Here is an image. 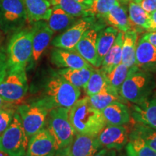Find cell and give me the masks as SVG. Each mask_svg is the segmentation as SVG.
Here are the masks:
<instances>
[{
    "instance_id": "obj_1",
    "label": "cell",
    "mask_w": 156,
    "mask_h": 156,
    "mask_svg": "<svg viewBox=\"0 0 156 156\" xmlns=\"http://www.w3.org/2000/svg\"><path fill=\"white\" fill-rule=\"evenodd\" d=\"M80 89L73 86L57 72L52 71L44 79L38 98L51 110L57 107L70 108L80 99Z\"/></svg>"
},
{
    "instance_id": "obj_2",
    "label": "cell",
    "mask_w": 156,
    "mask_h": 156,
    "mask_svg": "<svg viewBox=\"0 0 156 156\" xmlns=\"http://www.w3.org/2000/svg\"><path fill=\"white\" fill-rule=\"evenodd\" d=\"M69 118L78 134L98 135L106 125L102 112L91 105L88 96L79 99L69 108Z\"/></svg>"
},
{
    "instance_id": "obj_3",
    "label": "cell",
    "mask_w": 156,
    "mask_h": 156,
    "mask_svg": "<svg viewBox=\"0 0 156 156\" xmlns=\"http://www.w3.org/2000/svg\"><path fill=\"white\" fill-rule=\"evenodd\" d=\"M155 88L156 80L153 74L134 66L122 84L119 94L125 101L139 104L151 96Z\"/></svg>"
},
{
    "instance_id": "obj_4",
    "label": "cell",
    "mask_w": 156,
    "mask_h": 156,
    "mask_svg": "<svg viewBox=\"0 0 156 156\" xmlns=\"http://www.w3.org/2000/svg\"><path fill=\"white\" fill-rule=\"evenodd\" d=\"M32 28L12 34L7 49V68L26 69L32 57Z\"/></svg>"
},
{
    "instance_id": "obj_5",
    "label": "cell",
    "mask_w": 156,
    "mask_h": 156,
    "mask_svg": "<svg viewBox=\"0 0 156 156\" xmlns=\"http://www.w3.org/2000/svg\"><path fill=\"white\" fill-rule=\"evenodd\" d=\"M46 124V129L55 140L57 149L69 147L76 134L69 121V108L57 107L51 109Z\"/></svg>"
},
{
    "instance_id": "obj_6",
    "label": "cell",
    "mask_w": 156,
    "mask_h": 156,
    "mask_svg": "<svg viewBox=\"0 0 156 156\" xmlns=\"http://www.w3.org/2000/svg\"><path fill=\"white\" fill-rule=\"evenodd\" d=\"M28 141L16 111L11 124L0 135V151L9 156H24Z\"/></svg>"
},
{
    "instance_id": "obj_7",
    "label": "cell",
    "mask_w": 156,
    "mask_h": 156,
    "mask_svg": "<svg viewBox=\"0 0 156 156\" xmlns=\"http://www.w3.org/2000/svg\"><path fill=\"white\" fill-rule=\"evenodd\" d=\"M49 111L39 98L17 107V112L28 139L45 128Z\"/></svg>"
},
{
    "instance_id": "obj_8",
    "label": "cell",
    "mask_w": 156,
    "mask_h": 156,
    "mask_svg": "<svg viewBox=\"0 0 156 156\" xmlns=\"http://www.w3.org/2000/svg\"><path fill=\"white\" fill-rule=\"evenodd\" d=\"M28 90L26 69H9L0 80V97L6 102L16 103L23 99Z\"/></svg>"
},
{
    "instance_id": "obj_9",
    "label": "cell",
    "mask_w": 156,
    "mask_h": 156,
    "mask_svg": "<svg viewBox=\"0 0 156 156\" xmlns=\"http://www.w3.org/2000/svg\"><path fill=\"white\" fill-rule=\"evenodd\" d=\"M28 21L23 0H0V30L14 34L22 30Z\"/></svg>"
},
{
    "instance_id": "obj_10",
    "label": "cell",
    "mask_w": 156,
    "mask_h": 156,
    "mask_svg": "<svg viewBox=\"0 0 156 156\" xmlns=\"http://www.w3.org/2000/svg\"><path fill=\"white\" fill-rule=\"evenodd\" d=\"M95 17L87 16L77 20L69 28L54 38L51 45L56 48L74 50L86 31L94 25Z\"/></svg>"
},
{
    "instance_id": "obj_11",
    "label": "cell",
    "mask_w": 156,
    "mask_h": 156,
    "mask_svg": "<svg viewBox=\"0 0 156 156\" xmlns=\"http://www.w3.org/2000/svg\"><path fill=\"white\" fill-rule=\"evenodd\" d=\"M101 148L121 151L129 140L127 129L124 125H106L98 134Z\"/></svg>"
},
{
    "instance_id": "obj_12",
    "label": "cell",
    "mask_w": 156,
    "mask_h": 156,
    "mask_svg": "<svg viewBox=\"0 0 156 156\" xmlns=\"http://www.w3.org/2000/svg\"><path fill=\"white\" fill-rule=\"evenodd\" d=\"M57 151L54 137L44 128L29 139L24 156H54Z\"/></svg>"
},
{
    "instance_id": "obj_13",
    "label": "cell",
    "mask_w": 156,
    "mask_h": 156,
    "mask_svg": "<svg viewBox=\"0 0 156 156\" xmlns=\"http://www.w3.org/2000/svg\"><path fill=\"white\" fill-rule=\"evenodd\" d=\"M99 30H101V27L93 25L85 33L74 49L94 68L101 67L96 46L98 34L100 31Z\"/></svg>"
},
{
    "instance_id": "obj_14",
    "label": "cell",
    "mask_w": 156,
    "mask_h": 156,
    "mask_svg": "<svg viewBox=\"0 0 156 156\" xmlns=\"http://www.w3.org/2000/svg\"><path fill=\"white\" fill-rule=\"evenodd\" d=\"M31 28L33 38L32 57L30 61L36 63L51 41L54 33L49 28L46 21L44 20L34 23Z\"/></svg>"
},
{
    "instance_id": "obj_15",
    "label": "cell",
    "mask_w": 156,
    "mask_h": 156,
    "mask_svg": "<svg viewBox=\"0 0 156 156\" xmlns=\"http://www.w3.org/2000/svg\"><path fill=\"white\" fill-rule=\"evenodd\" d=\"M50 58L51 63L60 69L92 67V66L85 61L75 50L54 47L51 52Z\"/></svg>"
},
{
    "instance_id": "obj_16",
    "label": "cell",
    "mask_w": 156,
    "mask_h": 156,
    "mask_svg": "<svg viewBox=\"0 0 156 156\" xmlns=\"http://www.w3.org/2000/svg\"><path fill=\"white\" fill-rule=\"evenodd\" d=\"M131 114L139 124L156 129V90L142 103L134 104Z\"/></svg>"
},
{
    "instance_id": "obj_17",
    "label": "cell",
    "mask_w": 156,
    "mask_h": 156,
    "mask_svg": "<svg viewBox=\"0 0 156 156\" xmlns=\"http://www.w3.org/2000/svg\"><path fill=\"white\" fill-rule=\"evenodd\" d=\"M101 147L98 135L76 133L69 145L70 156H93Z\"/></svg>"
},
{
    "instance_id": "obj_18",
    "label": "cell",
    "mask_w": 156,
    "mask_h": 156,
    "mask_svg": "<svg viewBox=\"0 0 156 156\" xmlns=\"http://www.w3.org/2000/svg\"><path fill=\"white\" fill-rule=\"evenodd\" d=\"M136 66L148 73H156V46L141 38L136 48Z\"/></svg>"
},
{
    "instance_id": "obj_19",
    "label": "cell",
    "mask_w": 156,
    "mask_h": 156,
    "mask_svg": "<svg viewBox=\"0 0 156 156\" xmlns=\"http://www.w3.org/2000/svg\"><path fill=\"white\" fill-rule=\"evenodd\" d=\"M27 14L28 22L34 23L38 21H46L52 12L50 0H23Z\"/></svg>"
},
{
    "instance_id": "obj_20",
    "label": "cell",
    "mask_w": 156,
    "mask_h": 156,
    "mask_svg": "<svg viewBox=\"0 0 156 156\" xmlns=\"http://www.w3.org/2000/svg\"><path fill=\"white\" fill-rule=\"evenodd\" d=\"M101 112L106 125H125L131 119L127 106L119 101L111 103Z\"/></svg>"
},
{
    "instance_id": "obj_21",
    "label": "cell",
    "mask_w": 156,
    "mask_h": 156,
    "mask_svg": "<svg viewBox=\"0 0 156 156\" xmlns=\"http://www.w3.org/2000/svg\"><path fill=\"white\" fill-rule=\"evenodd\" d=\"M104 18L111 26L120 32L125 33L132 30V26L129 19L126 7L120 2L113 6Z\"/></svg>"
},
{
    "instance_id": "obj_22",
    "label": "cell",
    "mask_w": 156,
    "mask_h": 156,
    "mask_svg": "<svg viewBox=\"0 0 156 156\" xmlns=\"http://www.w3.org/2000/svg\"><path fill=\"white\" fill-rule=\"evenodd\" d=\"M124 34V33L119 31L114 44L103 58L100 69L106 75L122 62V48Z\"/></svg>"
},
{
    "instance_id": "obj_23",
    "label": "cell",
    "mask_w": 156,
    "mask_h": 156,
    "mask_svg": "<svg viewBox=\"0 0 156 156\" xmlns=\"http://www.w3.org/2000/svg\"><path fill=\"white\" fill-rule=\"evenodd\" d=\"M137 42V31L129 30L124 33L122 48V63L129 67L136 65V48Z\"/></svg>"
},
{
    "instance_id": "obj_24",
    "label": "cell",
    "mask_w": 156,
    "mask_h": 156,
    "mask_svg": "<svg viewBox=\"0 0 156 156\" xmlns=\"http://www.w3.org/2000/svg\"><path fill=\"white\" fill-rule=\"evenodd\" d=\"M77 18L67 14L59 7L53 6L51 14L46 22L51 30L54 33H57L69 28L77 20Z\"/></svg>"
},
{
    "instance_id": "obj_25",
    "label": "cell",
    "mask_w": 156,
    "mask_h": 156,
    "mask_svg": "<svg viewBox=\"0 0 156 156\" xmlns=\"http://www.w3.org/2000/svg\"><path fill=\"white\" fill-rule=\"evenodd\" d=\"M89 100L91 105L99 111H102L111 103L116 101L122 103L125 102L119 93L109 86L108 84L97 94L89 97Z\"/></svg>"
},
{
    "instance_id": "obj_26",
    "label": "cell",
    "mask_w": 156,
    "mask_h": 156,
    "mask_svg": "<svg viewBox=\"0 0 156 156\" xmlns=\"http://www.w3.org/2000/svg\"><path fill=\"white\" fill-rule=\"evenodd\" d=\"M94 67H84L80 69L63 68L57 71L62 77L77 88H83L88 81Z\"/></svg>"
},
{
    "instance_id": "obj_27",
    "label": "cell",
    "mask_w": 156,
    "mask_h": 156,
    "mask_svg": "<svg viewBox=\"0 0 156 156\" xmlns=\"http://www.w3.org/2000/svg\"><path fill=\"white\" fill-rule=\"evenodd\" d=\"M119 30L113 27H107L101 29L97 37V53L98 56L99 63H102L104 56L106 55L108 51L114 44Z\"/></svg>"
},
{
    "instance_id": "obj_28",
    "label": "cell",
    "mask_w": 156,
    "mask_h": 156,
    "mask_svg": "<svg viewBox=\"0 0 156 156\" xmlns=\"http://www.w3.org/2000/svg\"><path fill=\"white\" fill-rule=\"evenodd\" d=\"M125 150L128 156H156V152L141 137L132 132L129 135Z\"/></svg>"
},
{
    "instance_id": "obj_29",
    "label": "cell",
    "mask_w": 156,
    "mask_h": 156,
    "mask_svg": "<svg viewBox=\"0 0 156 156\" xmlns=\"http://www.w3.org/2000/svg\"><path fill=\"white\" fill-rule=\"evenodd\" d=\"M128 16L132 26L142 30L150 28V14L142 8L140 4L129 2L128 4Z\"/></svg>"
},
{
    "instance_id": "obj_30",
    "label": "cell",
    "mask_w": 156,
    "mask_h": 156,
    "mask_svg": "<svg viewBox=\"0 0 156 156\" xmlns=\"http://www.w3.org/2000/svg\"><path fill=\"white\" fill-rule=\"evenodd\" d=\"M134 67V66L132 67H129L121 62L110 73L106 74V75L105 74L108 85L112 87L113 89H114L115 90H116L117 92L119 93L122 84L126 80V79L132 71Z\"/></svg>"
},
{
    "instance_id": "obj_31",
    "label": "cell",
    "mask_w": 156,
    "mask_h": 156,
    "mask_svg": "<svg viewBox=\"0 0 156 156\" xmlns=\"http://www.w3.org/2000/svg\"><path fill=\"white\" fill-rule=\"evenodd\" d=\"M52 6L61 8L67 14L75 17L90 16L87 12L89 6L84 5L75 0H50Z\"/></svg>"
},
{
    "instance_id": "obj_32",
    "label": "cell",
    "mask_w": 156,
    "mask_h": 156,
    "mask_svg": "<svg viewBox=\"0 0 156 156\" xmlns=\"http://www.w3.org/2000/svg\"><path fill=\"white\" fill-rule=\"evenodd\" d=\"M106 75L101 69L94 68L86 85L83 87L87 96L90 97L99 93L107 85Z\"/></svg>"
},
{
    "instance_id": "obj_33",
    "label": "cell",
    "mask_w": 156,
    "mask_h": 156,
    "mask_svg": "<svg viewBox=\"0 0 156 156\" xmlns=\"http://www.w3.org/2000/svg\"><path fill=\"white\" fill-rule=\"evenodd\" d=\"M119 2V0H93L87 12L90 16L104 17L113 6Z\"/></svg>"
},
{
    "instance_id": "obj_34",
    "label": "cell",
    "mask_w": 156,
    "mask_h": 156,
    "mask_svg": "<svg viewBox=\"0 0 156 156\" xmlns=\"http://www.w3.org/2000/svg\"><path fill=\"white\" fill-rule=\"evenodd\" d=\"M132 132L141 137L152 149L156 152V129L149 127L138 123L134 126Z\"/></svg>"
},
{
    "instance_id": "obj_35",
    "label": "cell",
    "mask_w": 156,
    "mask_h": 156,
    "mask_svg": "<svg viewBox=\"0 0 156 156\" xmlns=\"http://www.w3.org/2000/svg\"><path fill=\"white\" fill-rule=\"evenodd\" d=\"M15 109L10 105L0 108V135L9 126L13 119Z\"/></svg>"
},
{
    "instance_id": "obj_36",
    "label": "cell",
    "mask_w": 156,
    "mask_h": 156,
    "mask_svg": "<svg viewBox=\"0 0 156 156\" xmlns=\"http://www.w3.org/2000/svg\"><path fill=\"white\" fill-rule=\"evenodd\" d=\"M140 5L149 14L156 10V0H142Z\"/></svg>"
},
{
    "instance_id": "obj_37",
    "label": "cell",
    "mask_w": 156,
    "mask_h": 156,
    "mask_svg": "<svg viewBox=\"0 0 156 156\" xmlns=\"http://www.w3.org/2000/svg\"><path fill=\"white\" fill-rule=\"evenodd\" d=\"M7 70V54L3 51H0V80L5 75Z\"/></svg>"
},
{
    "instance_id": "obj_38",
    "label": "cell",
    "mask_w": 156,
    "mask_h": 156,
    "mask_svg": "<svg viewBox=\"0 0 156 156\" xmlns=\"http://www.w3.org/2000/svg\"><path fill=\"white\" fill-rule=\"evenodd\" d=\"M116 151L113 149L101 148L93 156H116Z\"/></svg>"
},
{
    "instance_id": "obj_39",
    "label": "cell",
    "mask_w": 156,
    "mask_h": 156,
    "mask_svg": "<svg viewBox=\"0 0 156 156\" xmlns=\"http://www.w3.org/2000/svg\"><path fill=\"white\" fill-rule=\"evenodd\" d=\"M142 38L145 40L147 41L153 46H156V30L155 31H149L146 33L142 36Z\"/></svg>"
},
{
    "instance_id": "obj_40",
    "label": "cell",
    "mask_w": 156,
    "mask_h": 156,
    "mask_svg": "<svg viewBox=\"0 0 156 156\" xmlns=\"http://www.w3.org/2000/svg\"><path fill=\"white\" fill-rule=\"evenodd\" d=\"M156 30V10L150 14V28L148 31Z\"/></svg>"
},
{
    "instance_id": "obj_41",
    "label": "cell",
    "mask_w": 156,
    "mask_h": 156,
    "mask_svg": "<svg viewBox=\"0 0 156 156\" xmlns=\"http://www.w3.org/2000/svg\"><path fill=\"white\" fill-rule=\"evenodd\" d=\"M54 156H70L69 154V147L62 148L58 150L54 154Z\"/></svg>"
},
{
    "instance_id": "obj_42",
    "label": "cell",
    "mask_w": 156,
    "mask_h": 156,
    "mask_svg": "<svg viewBox=\"0 0 156 156\" xmlns=\"http://www.w3.org/2000/svg\"><path fill=\"white\" fill-rule=\"evenodd\" d=\"M75 1L77 2L83 4L84 5H86V6H90L92 4L93 0H75Z\"/></svg>"
},
{
    "instance_id": "obj_43",
    "label": "cell",
    "mask_w": 156,
    "mask_h": 156,
    "mask_svg": "<svg viewBox=\"0 0 156 156\" xmlns=\"http://www.w3.org/2000/svg\"><path fill=\"white\" fill-rule=\"evenodd\" d=\"M142 0H119V2L120 3H129V2H134L136 4H140Z\"/></svg>"
},
{
    "instance_id": "obj_44",
    "label": "cell",
    "mask_w": 156,
    "mask_h": 156,
    "mask_svg": "<svg viewBox=\"0 0 156 156\" xmlns=\"http://www.w3.org/2000/svg\"><path fill=\"white\" fill-rule=\"evenodd\" d=\"M10 104H13V103L6 102V101L3 100L2 98L0 97V108H2V107H4V106H8V105H10Z\"/></svg>"
},
{
    "instance_id": "obj_45",
    "label": "cell",
    "mask_w": 156,
    "mask_h": 156,
    "mask_svg": "<svg viewBox=\"0 0 156 156\" xmlns=\"http://www.w3.org/2000/svg\"><path fill=\"white\" fill-rule=\"evenodd\" d=\"M116 156H128L127 155H126V152L124 153H120L119 155H116Z\"/></svg>"
},
{
    "instance_id": "obj_46",
    "label": "cell",
    "mask_w": 156,
    "mask_h": 156,
    "mask_svg": "<svg viewBox=\"0 0 156 156\" xmlns=\"http://www.w3.org/2000/svg\"><path fill=\"white\" fill-rule=\"evenodd\" d=\"M0 156H9L8 155H7V154L3 153V152H2L1 151H0Z\"/></svg>"
},
{
    "instance_id": "obj_47",
    "label": "cell",
    "mask_w": 156,
    "mask_h": 156,
    "mask_svg": "<svg viewBox=\"0 0 156 156\" xmlns=\"http://www.w3.org/2000/svg\"><path fill=\"white\" fill-rule=\"evenodd\" d=\"M2 34L1 32H0V44H1L2 43Z\"/></svg>"
}]
</instances>
